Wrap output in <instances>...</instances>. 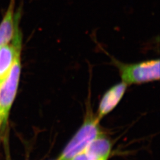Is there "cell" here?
<instances>
[{
  "mask_svg": "<svg viewBox=\"0 0 160 160\" xmlns=\"http://www.w3.org/2000/svg\"><path fill=\"white\" fill-rule=\"evenodd\" d=\"M96 114L93 113L90 97L86 104L84 122L78 131L65 147L58 160H70L85 151L96 139L104 135Z\"/></svg>",
  "mask_w": 160,
  "mask_h": 160,
  "instance_id": "cell-1",
  "label": "cell"
},
{
  "mask_svg": "<svg viewBox=\"0 0 160 160\" xmlns=\"http://www.w3.org/2000/svg\"><path fill=\"white\" fill-rule=\"evenodd\" d=\"M112 62L118 69L122 81L128 86L160 80L159 59L133 63H123L113 59Z\"/></svg>",
  "mask_w": 160,
  "mask_h": 160,
  "instance_id": "cell-2",
  "label": "cell"
},
{
  "mask_svg": "<svg viewBox=\"0 0 160 160\" xmlns=\"http://www.w3.org/2000/svg\"><path fill=\"white\" fill-rule=\"evenodd\" d=\"M21 59L18 58L6 79L0 85V113L7 121L10 110L17 94L21 74Z\"/></svg>",
  "mask_w": 160,
  "mask_h": 160,
  "instance_id": "cell-3",
  "label": "cell"
},
{
  "mask_svg": "<svg viewBox=\"0 0 160 160\" xmlns=\"http://www.w3.org/2000/svg\"><path fill=\"white\" fill-rule=\"evenodd\" d=\"M22 36L18 30L10 44L0 48V85L6 79L16 59L20 57Z\"/></svg>",
  "mask_w": 160,
  "mask_h": 160,
  "instance_id": "cell-4",
  "label": "cell"
},
{
  "mask_svg": "<svg viewBox=\"0 0 160 160\" xmlns=\"http://www.w3.org/2000/svg\"><path fill=\"white\" fill-rule=\"evenodd\" d=\"M16 0H10L8 7L0 23V48L11 42L18 29L22 10H15Z\"/></svg>",
  "mask_w": 160,
  "mask_h": 160,
  "instance_id": "cell-5",
  "label": "cell"
},
{
  "mask_svg": "<svg viewBox=\"0 0 160 160\" xmlns=\"http://www.w3.org/2000/svg\"><path fill=\"white\" fill-rule=\"evenodd\" d=\"M128 86L121 81L111 87L102 97L97 110V118L100 120L110 113L120 103L126 92Z\"/></svg>",
  "mask_w": 160,
  "mask_h": 160,
  "instance_id": "cell-6",
  "label": "cell"
},
{
  "mask_svg": "<svg viewBox=\"0 0 160 160\" xmlns=\"http://www.w3.org/2000/svg\"><path fill=\"white\" fill-rule=\"evenodd\" d=\"M112 143L103 135L96 139L85 149L90 160H108Z\"/></svg>",
  "mask_w": 160,
  "mask_h": 160,
  "instance_id": "cell-7",
  "label": "cell"
},
{
  "mask_svg": "<svg viewBox=\"0 0 160 160\" xmlns=\"http://www.w3.org/2000/svg\"><path fill=\"white\" fill-rule=\"evenodd\" d=\"M70 160H90V158L88 155L87 154L86 151H84L80 154L75 155Z\"/></svg>",
  "mask_w": 160,
  "mask_h": 160,
  "instance_id": "cell-8",
  "label": "cell"
},
{
  "mask_svg": "<svg viewBox=\"0 0 160 160\" xmlns=\"http://www.w3.org/2000/svg\"><path fill=\"white\" fill-rule=\"evenodd\" d=\"M4 122H5V121H4V118H3V116H2L1 113H0V126H1V125Z\"/></svg>",
  "mask_w": 160,
  "mask_h": 160,
  "instance_id": "cell-9",
  "label": "cell"
}]
</instances>
